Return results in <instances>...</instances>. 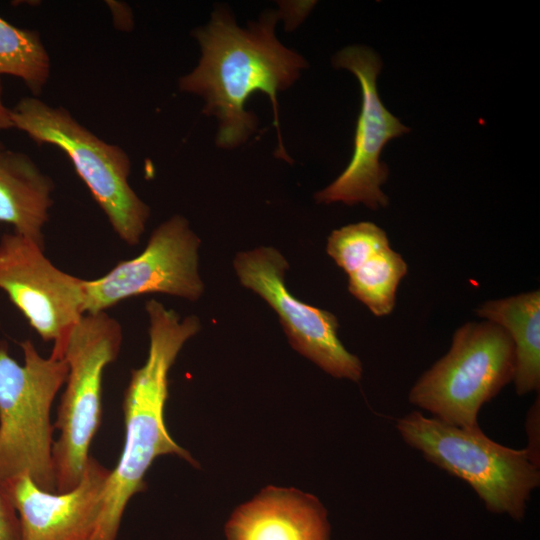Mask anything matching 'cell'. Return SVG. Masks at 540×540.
Returning <instances> with one entry per match:
<instances>
[{
	"label": "cell",
	"instance_id": "obj_1",
	"mask_svg": "<svg viewBox=\"0 0 540 540\" xmlns=\"http://www.w3.org/2000/svg\"><path fill=\"white\" fill-rule=\"evenodd\" d=\"M279 19L278 11L269 10L242 28L227 9L216 8L210 21L193 31L201 57L178 85L181 91L202 97L203 112L217 118L216 144L223 149L242 145L256 132L258 120L246 110V102L257 91L265 93L278 133L276 156L292 162L282 143L277 95L294 84L307 63L276 37Z\"/></svg>",
	"mask_w": 540,
	"mask_h": 540
},
{
	"label": "cell",
	"instance_id": "obj_2",
	"mask_svg": "<svg viewBox=\"0 0 540 540\" xmlns=\"http://www.w3.org/2000/svg\"><path fill=\"white\" fill-rule=\"evenodd\" d=\"M149 350L145 363L131 371L123 396L125 438L121 456L106 483L99 519L90 540H117L129 500L145 489L144 476L162 455H176L198 467L170 436L165 420L168 374L184 344L201 329L197 316L181 319L155 299L145 304Z\"/></svg>",
	"mask_w": 540,
	"mask_h": 540
},
{
	"label": "cell",
	"instance_id": "obj_3",
	"mask_svg": "<svg viewBox=\"0 0 540 540\" xmlns=\"http://www.w3.org/2000/svg\"><path fill=\"white\" fill-rule=\"evenodd\" d=\"M403 441L448 474L465 481L486 509L524 518L532 492L540 485V470L527 450L501 445L480 427L462 428L412 411L399 418Z\"/></svg>",
	"mask_w": 540,
	"mask_h": 540
},
{
	"label": "cell",
	"instance_id": "obj_4",
	"mask_svg": "<svg viewBox=\"0 0 540 540\" xmlns=\"http://www.w3.org/2000/svg\"><path fill=\"white\" fill-rule=\"evenodd\" d=\"M19 345L23 364L0 340V485L28 475L44 491L55 493L50 410L68 365L64 358L42 357L30 339Z\"/></svg>",
	"mask_w": 540,
	"mask_h": 540
},
{
	"label": "cell",
	"instance_id": "obj_5",
	"mask_svg": "<svg viewBox=\"0 0 540 540\" xmlns=\"http://www.w3.org/2000/svg\"><path fill=\"white\" fill-rule=\"evenodd\" d=\"M11 119L13 128L36 143L62 150L118 237L129 246L139 243L150 208L129 184L131 161L121 147L97 137L65 108L35 96L20 99L11 108Z\"/></svg>",
	"mask_w": 540,
	"mask_h": 540
},
{
	"label": "cell",
	"instance_id": "obj_6",
	"mask_svg": "<svg viewBox=\"0 0 540 540\" xmlns=\"http://www.w3.org/2000/svg\"><path fill=\"white\" fill-rule=\"evenodd\" d=\"M122 340L120 323L99 312L84 314L62 345L52 349L50 355L68 365L55 422L59 437L52 447L57 493L72 490L81 480L101 425L103 371L117 359Z\"/></svg>",
	"mask_w": 540,
	"mask_h": 540
},
{
	"label": "cell",
	"instance_id": "obj_7",
	"mask_svg": "<svg viewBox=\"0 0 540 540\" xmlns=\"http://www.w3.org/2000/svg\"><path fill=\"white\" fill-rule=\"evenodd\" d=\"M515 349L501 326L468 322L459 327L449 351L423 373L408 399L431 417L462 427H478V415L515 374Z\"/></svg>",
	"mask_w": 540,
	"mask_h": 540
},
{
	"label": "cell",
	"instance_id": "obj_8",
	"mask_svg": "<svg viewBox=\"0 0 540 540\" xmlns=\"http://www.w3.org/2000/svg\"><path fill=\"white\" fill-rule=\"evenodd\" d=\"M199 247L189 221L172 216L154 229L138 256L117 263L97 279L84 280V313L106 312L127 298L150 293L197 301L204 292Z\"/></svg>",
	"mask_w": 540,
	"mask_h": 540
},
{
	"label": "cell",
	"instance_id": "obj_9",
	"mask_svg": "<svg viewBox=\"0 0 540 540\" xmlns=\"http://www.w3.org/2000/svg\"><path fill=\"white\" fill-rule=\"evenodd\" d=\"M233 266L242 286L258 294L277 313L293 349L335 378L354 382L362 378L360 359L338 338L337 317L305 304L288 291L285 273L289 265L280 251L261 246L239 252Z\"/></svg>",
	"mask_w": 540,
	"mask_h": 540
},
{
	"label": "cell",
	"instance_id": "obj_10",
	"mask_svg": "<svg viewBox=\"0 0 540 540\" xmlns=\"http://www.w3.org/2000/svg\"><path fill=\"white\" fill-rule=\"evenodd\" d=\"M337 69H346L358 79L362 104L357 119L354 149L345 170L326 188L314 196L318 203L342 202L353 206L359 203L376 210L388 204L381 186L388 177V167L379 157L385 144L408 133L398 118L382 104L377 90V77L382 62L372 49L351 45L339 51L332 60Z\"/></svg>",
	"mask_w": 540,
	"mask_h": 540
},
{
	"label": "cell",
	"instance_id": "obj_11",
	"mask_svg": "<svg viewBox=\"0 0 540 540\" xmlns=\"http://www.w3.org/2000/svg\"><path fill=\"white\" fill-rule=\"evenodd\" d=\"M0 289L45 342L59 348L84 313V279L57 268L34 240L0 238Z\"/></svg>",
	"mask_w": 540,
	"mask_h": 540
},
{
	"label": "cell",
	"instance_id": "obj_12",
	"mask_svg": "<svg viewBox=\"0 0 540 540\" xmlns=\"http://www.w3.org/2000/svg\"><path fill=\"white\" fill-rule=\"evenodd\" d=\"M109 474L90 457L78 485L64 493L44 491L28 475L0 485L17 512L20 540H90Z\"/></svg>",
	"mask_w": 540,
	"mask_h": 540
},
{
	"label": "cell",
	"instance_id": "obj_13",
	"mask_svg": "<svg viewBox=\"0 0 540 540\" xmlns=\"http://www.w3.org/2000/svg\"><path fill=\"white\" fill-rule=\"evenodd\" d=\"M225 533L227 540H330L327 512L318 498L275 486L240 505Z\"/></svg>",
	"mask_w": 540,
	"mask_h": 540
},
{
	"label": "cell",
	"instance_id": "obj_14",
	"mask_svg": "<svg viewBox=\"0 0 540 540\" xmlns=\"http://www.w3.org/2000/svg\"><path fill=\"white\" fill-rule=\"evenodd\" d=\"M53 180L26 154L0 143V222L44 248Z\"/></svg>",
	"mask_w": 540,
	"mask_h": 540
},
{
	"label": "cell",
	"instance_id": "obj_15",
	"mask_svg": "<svg viewBox=\"0 0 540 540\" xmlns=\"http://www.w3.org/2000/svg\"><path fill=\"white\" fill-rule=\"evenodd\" d=\"M477 314L504 328L515 349V374L513 382L518 395H525L540 388V292L521 293L515 296L483 303Z\"/></svg>",
	"mask_w": 540,
	"mask_h": 540
},
{
	"label": "cell",
	"instance_id": "obj_16",
	"mask_svg": "<svg viewBox=\"0 0 540 540\" xmlns=\"http://www.w3.org/2000/svg\"><path fill=\"white\" fill-rule=\"evenodd\" d=\"M50 69V57L39 33L0 17V78H19L36 97L46 85Z\"/></svg>",
	"mask_w": 540,
	"mask_h": 540
},
{
	"label": "cell",
	"instance_id": "obj_17",
	"mask_svg": "<svg viewBox=\"0 0 540 540\" xmlns=\"http://www.w3.org/2000/svg\"><path fill=\"white\" fill-rule=\"evenodd\" d=\"M407 271L405 260L389 247L348 275V290L374 315L386 316L394 309L397 287Z\"/></svg>",
	"mask_w": 540,
	"mask_h": 540
},
{
	"label": "cell",
	"instance_id": "obj_18",
	"mask_svg": "<svg viewBox=\"0 0 540 540\" xmlns=\"http://www.w3.org/2000/svg\"><path fill=\"white\" fill-rule=\"evenodd\" d=\"M389 247L386 232L372 222L363 221L333 230L327 239L326 251L350 275Z\"/></svg>",
	"mask_w": 540,
	"mask_h": 540
},
{
	"label": "cell",
	"instance_id": "obj_19",
	"mask_svg": "<svg viewBox=\"0 0 540 540\" xmlns=\"http://www.w3.org/2000/svg\"><path fill=\"white\" fill-rule=\"evenodd\" d=\"M0 540H20V524L17 512L1 489Z\"/></svg>",
	"mask_w": 540,
	"mask_h": 540
},
{
	"label": "cell",
	"instance_id": "obj_20",
	"mask_svg": "<svg viewBox=\"0 0 540 540\" xmlns=\"http://www.w3.org/2000/svg\"><path fill=\"white\" fill-rule=\"evenodd\" d=\"M540 406L539 396L531 406L526 419L528 445L525 448L532 461L540 466Z\"/></svg>",
	"mask_w": 540,
	"mask_h": 540
},
{
	"label": "cell",
	"instance_id": "obj_21",
	"mask_svg": "<svg viewBox=\"0 0 540 540\" xmlns=\"http://www.w3.org/2000/svg\"><path fill=\"white\" fill-rule=\"evenodd\" d=\"M10 128H13L11 108H8L3 101V89L0 78V131Z\"/></svg>",
	"mask_w": 540,
	"mask_h": 540
}]
</instances>
